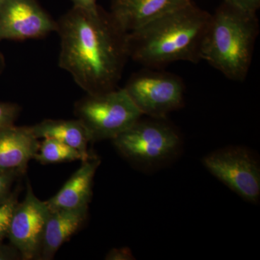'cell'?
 <instances>
[{
	"instance_id": "6da1fadb",
	"label": "cell",
	"mask_w": 260,
	"mask_h": 260,
	"mask_svg": "<svg viewBox=\"0 0 260 260\" xmlns=\"http://www.w3.org/2000/svg\"><path fill=\"white\" fill-rule=\"evenodd\" d=\"M59 65L87 94L117 88L129 59L128 32L110 13L73 7L58 20Z\"/></svg>"
},
{
	"instance_id": "7a4b0ae2",
	"label": "cell",
	"mask_w": 260,
	"mask_h": 260,
	"mask_svg": "<svg viewBox=\"0 0 260 260\" xmlns=\"http://www.w3.org/2000/svg\"><path fill=\"white\" fill-rule=\"evenodd\" d=\"M211 15L191 1L128 32L129 56L146 68L198 63Z\"/></svg>"
},
{
	"instance_id": "3957f363",
	"label": "cell",
	"mask_w": 260,
	"mask_h": 260,
	"mask_svg": "<svg viewBox=\"0 0 260 260\" xmlns=\"http://www.w3.org/2000/svg\"><path fill=\"white\" fill-rule=\"evenodd\" d=\"M259 32L256 13H246L223 3L211 15L202 60L228 79L244 81L250 69Z\"/></svg>"
},
{
	"instance_id": "277c9868",
	"label": "cell",
	"mask_w": 260,
	"mask_h": 260,
	"mask_svg": "<svg viewBox=\"0 0 260 260\" xmlns=\"http://www.w3.org/2000/svg\"><path fill=\"white\" fill-rule=\"evenodd\" d=\"M75 114L90 142L113 140L142 117L124 88L87 94L76 102Z\"/></svg>"
},
{
	"instance_id": "5b68a950",
	"label": "cell",
	"mask_w": 260,
	"mask_h": 260,
	"mask_svg": "<svg viewBox=\"0 0 260 260\" xmlns=\"http://www.w3.org/2000/svg\"><path fill=\"white\" fill-rule=\"evenodd\" d=\"M166 119L141 118L112 140L119 153L130 162L153 168L172 159L181 148L180 135Z\"/></svg>"
},
{
	"instance_id": "8992f818",
	"label": "cell",
	"mask_w": 260,
	"mask_h": 260,
	"mask_svg": "<svg viewBox=\"0 0 260 260\" xmlns=\"http://www.w3.org/2000/svg\"><path fill=\"white\" fill-rule=\"evenodd\" d=\"M142 115L166 119L184 105L185 86L180 77L146 68L130 77L123 88Z\"/></svg>"
},
{
	"instance_id": "52a82bcc",
	"label": "cell",
	"mask_w": 260,
	"mask_h": 260,
	"mask_svg": "<svg viewBox=\"0 0 260 260\" xmlns=\"http://www.w3.org/2000/svg\"><path fill=\"white\" fill-rule=\"evenodd\" d=\"M203 162L214 177L243 199L259 201L260 165L249 150L242 147L219 149L206 155Z\"/></svg>"
},
{
	"instance_id": "ba28073f",
	"label": "cell",
	"mask_w": 260,
	"mask_h": 260,
	"mask_svg": "<svg viewBox=\"0 0 260 260\" xmlns=\"http://www.w3.org/2000/svg\"><path fill=\"white\" fill-rule=\"evenodd\" d=\"M49 212L46 201L39 200L28 184L25 198L18 203L13 211L7 237L22 259H39Z\"/></svg>"
},
{
	"instance_id": "9c48e42d",
	"label": "cell",
	"mask_w": 260,
	"mask_h": 260,
	"mask_svg": "<svg viewBox=\"0 0 260 260\" xmlns=\"http://www.w3.org/2000/svg\"><path fill=\"white\" fill-rule=\"evenodd\" d=\"M57 22L36 0H4L0 5V41H23L56 32Z\"/></svg>"
},
{
	"instance_id": "30bf717a",
	"label": "cell",
	"mask_w": 260,
	"mask_h": 260,
	"mask_svg": "<svg viewBox=\"0 0 260 260\" xmlns=\"http://www.w3.org/2000/svg\"><path fill=\"white\" fill-rule=\"evenodd\" d=\"M39 140L30 126L12 125L0 132V172L23 174L37 155Z\"/></svg>"
},
{
	"instance_id": "8fae6325",
	"label": "cell",
	"mask_w": 260,
	"mask_h": 260,
	"mask_svg": "<svg viewBox=\"0 0 260 260\" xmlns=\"http://www.w3.org/2000/svg\"><path fill=\"white\" fill-rule=\"evenodd\" d=\"M192 0H110V14L130 32Z\"/></svg>"
},
{
	"instance_id": "7c38bea8",
	"label": "cell",
	"mask_w": 260,
	"mask_h": 260,
	"mask_svg": "<svg viewBox=\"0 0 260 260\" xmlns=\"http://www.w3.org/2000/svg\"><path fill=\"white\" fill-rule=\"evenodd\" d=\"M67 181L54 196L46 201L50 210L77 209L88 207L92 196L94 176L100 158L91 156Z\"/></svg>"
},
{
	"instance_id": "4fadbf2b",
	"label": "cell",
	"mask_w": 260,
	"mask_h": 260,
	"mask_svg": "<svg viewBox=\"0 0 260 260\" xmlns=\"http://www.w3.org/2000/svg\"><path fill=\"white\" fill-rule=\"evenodd\" d=\"M88 207L77 209L50 210L46 223L39 259L50 260L58 249L85 221Z\"/></svg>"
},
{
	"instance_id": "5bb4252c",
	"label": "cell",
	"mask_w": 260,
	"mask_h": 260,
	"mask_svg": "<svg viewBox=\"0 0 260 260\" xmlns=\"http://www.w3.org/2000/svg\"><path fill=\"white\" fill-rule=\"evenodd\" d=\"M30 128L38 139L52 138L59 140L78 150L85 160L92 156L88 150V143H90L88 133L78 119H45Z\"/></svg>"
},
{
	"instance_id": "9a60e30c",
	"label": "cell",
	"mask_w": 260,
	"mask_h": 260,
	"mask_svg": "<svg viewBox=\"0 0 260 260\" xmlns=\"http://www.w3.org/2000/svg\"><path fill=\"white\" fill-rule=\"evenodd\" d=\"M34 159L43 164L85 160L76 149L52 138L43 139Z\"/></svg>"
},
{
	"instance_id": "2e32d148",
	"label": "cell",
	"mask_w": 260,
	"mask_h": 260,
	"mask_svg": "<svg viewBox=\"0 0 260 260\" xmlns=\"http://www.w3.org/2000/svg\"><path fill=\"white\" fill-rule=\"evenodd\" d=\"M17 204L16 197L13 194L8 200L0 203V242L8 237L10 221Z\"/></svg>"
},
{
	"instance_id": "e0dca14e",
	"label": "cell",
	"mask_w": 260,
	"mask_h": 260,
	"mask_svg": "<svg viewBox=\"0 0 260 260\" xmlns=\"http://www.w3.org/2000/svg\"><path fill=\"white\" fill-rule=\"evenodd\" d=\"M20 113V107L11 103L0 102V132L14 125Z\"/></svg>"
},
{
	"instance_id": "ac0fdd59",
	"label": "cell",
	"mask_w": 260,
	"mask_h": 260,
	"mask_svg": "<svg viewBox=\"0 0 260 260\" xmlns=\"http://www.w3.org/2000/svg\"><path fill=\"white\" fill-rule=\"evenodd\" d=\"M19 177L18 174L14 173L0 172V203L11 196V188L15 178Z\"/></svg>"
},
{
	"instance_id": "d6986e66",
	"label": "cell",
	"mask_w": 260,
	"mask_h": 260,
	"mask_svg": "<svg viewBox=\"0 0 260 260\" xmlns=\"http://www.w3.org/2000/svg\"><path fill=\"white\" fill-rule=\"evenodd\" d=\"M223 3L236 9L249 13H257L260 0H223Z\"/></svg>"
},
{
	"instance_id": "ffe728a7",
	"label": "cell",
	"mask_w": 260,
	"mask_h": 260,
	"mask_svg": "<svg viewBox=\"0 0 260 260\" xmlns=\"http://www.w3.org/2000/svg\"><path fill=\"white\" fill-rule=\"evenodd\" d=\"M22 259L20 252L14 246L6 245L0 242V260Z\"/></svg>"
},
{
	"instance_id": "44dd1931",
	"label": "cell",
	"mask_w": 260,
	"mask_h": 260,
	"mask_svg": "<svg viewBox=\"0 0 260 260\" xmlns=\"http://www.w3.org/2000/svg\"><path fill=\"white\" fill-rule=\"evenodd\" d=\"M108 260H132L135 259V256L129 248L124 247L120 249H113L106 256Z\"/></svg>"
},
{
	"instance_id": "7402d4cb",
	"label": "cell",
	"mask_w": 260,
	"mask_h": 260,
	"mask_svg": "<svg viewBox=\"0 0 260 260\" xmlns=\"http://www.w3.org/2000/svg\"><path fill=\"white\" fill-rule=\"evenodd\" d=\"M73 7L83 10H94L97 8V0H71Z\"/></svg>"
},
{
	"instance_id": "603a6c76",
	"label": "cell",
	"mask_w": 260,
	"mask_h": 260,
	"mask_svg": "<svg viewBox=\"0 0 260 260\" xmlns=\"http://www.w3.org/2000/svg\"><path fill=\"white\" fill-rule=\"evenodd\" d=\"M3 55H2L1 53H0V71L2 70V68H3Z\"/></svg>"
},
{
	"instance_id": "cb8c5ba5",
	"label": "cell",
	"mask_w": 260,
	"mask_h": 260,
	"mask_svg": "<svg viewBox=\"0 0 260 260\" xmlns=\"http://www.w3.org/2000/svg\"><path fill=\"white\" fill-rule=\"evenodd\" d=\"M3 1H4V0H0V5L2 4V3H3Z\"/></svg>"
}]
</instances>
